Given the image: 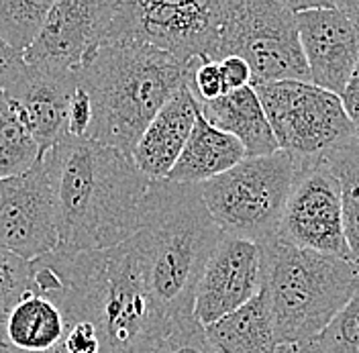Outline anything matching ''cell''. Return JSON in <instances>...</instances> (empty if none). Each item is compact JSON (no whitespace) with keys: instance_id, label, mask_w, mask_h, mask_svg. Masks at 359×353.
Returning <instances> with one entry per match:
<instances>
[{"instance_id":"cell-2","label":"cell","mask_w":359,"mask_h":353,"mask_svg":"<svg viewBox=\"0 0 359 353\" xmlns=\"http://www.w3.org/2000/svg\"><path fill=\"white\" fill-rule=\"evenodd\" d=\"M57 204L55 251H102L139 231L151 180L133 157L92 139L66 137L43 154Z\"/></svg>"},{"instance_id":"cell-12","label":"cell","mask_w":359,"mask_h":353,"mask_svg":"<svg viewBox=\"0 0 359 353\" xmlns=\"http://www.w3.org/2000/svg\"><path fill=\"white\" fill-rule=\"evenodd\" d=\"M114 0H55L43 29L22 60L51 72H76L90 51L104 44Z\"/></svg>"},{"instance_id":"cell-24","label":"cell","mask_w":359,"mask_h":353,"mask_svg":"<svg viewBox=\"0 0 359 353\" xmlns=\"http://www.w3.org/2000/svg\"><path fill=\"white\" fill-rule=\"evenodd\" d=\"M141 353H212L206 331L194 317L172 321Z\"/></svg>"},{"instance_id":"cell-1","label":"cell","mask_w":359,"mask_h":353,"mask_svg":"<svg viewBox=\"0 0 359 353\" xmlns=\"http://www.w3.org/2000/svg\"><path fill=\"white\" fill-rule=\"evenodd\" d=\"M29 290L53 300L66 321H90L107 353H141L170 321L147 286L133 237L102 251H51L29 262Z\"/></svg>"},{"instance_id":"cell-17","label":"cell","mask_w":359,"mask_h":353,"mask_svg":"<svg viewBox=\"0 0 359 353\" xmlns=\"http://www.w3.org/2000/svg\"><path fill=\"white\" fill-rule=\"evenodd\" d=\"M198 107L202 116L212 127L233 135L245 147L247 157H262L280 152L266 111L251 86L226 92L210 102H198Z\"/></svg>"},{"instance_id":"cell-5","label":"cell","mask_w":359,"mask_h":353,"mask_svg":"<svg viewBox=\"0 0 359 353\" xmlns=\"http://www.w3.org/2000/svg\"><path fill=\"white\" fill-rule=\"evenodd\" d=\"M259 249L262 292L278 345L316 339L359 286V269L349 260L296 247L280 235Z\"/></svg>"},{"instance_id":"cell-19","label":"cell","mask_w":359,"mask_h":353,"mask_svg":"<svg viewBox=\"0 0 359 353\" xmlns=\"http://www.w3.org/2000/svg\"><path fill=\"white\" fill-rule=\"evenodd\" d=\"M66 314L43 294L25 292L11 310L4 327V343L15 353H51L64 339Z\"/></svg>"},{"instance_id":"cell-9","label":"cell","mask_w":359,"mask_h":353,"mask_svg":"<svg viewBox=\"0 0 359 353\" xmlns=\"http://www.w3.org/2000/svg\"><path fill=\"white\" fill-rule=\"evenodd\" d=\"M221 0L151 2L118 0L107 41H137L172 55L180 64L217 62Z\"/></svg>"},{"instance_id":"cell-21","label":"cell","mask_w":359,"mask_h":353,"mask_svg":"<svg viewBox=\"0 0 359 353\" xmlns=\"http://www.w3.org/2000/svg\"><path fill=\"white\" fill-rule=\"evenodd\" d=\"M39 157V145L27 129L19 109L0 92V180L31 170Z\"/></svg>"},{"instance_id":"cell-30","label":"cell","mask_w":359,"mask_h":353,"mask_svg":"<svg viewBox=\"0 0 359 353\" xmlns=\"http://www.w3.org/2000/svg\"><path fill=\"white\" fill-rule=\"evenodd\" d=\"M25 66L27 64L22 60V53L15 51L0 39V92H6L17 82Z\"/></svg>"},{"instance_id":"cell-32","label":"cell","mask_w":359,"mask_h":353,"mask_svg":"<svg viewBox=\"0 0 359 353\" xmlns=\"http://www.w3.org/2000/svg\"><path fill=\"white\" fill-rule=\"evenodd\" d=\"M333 8L359 29V0H339V2H333Z\"/></svg>"},{"instance_id":"cell-16","label":"cell","mask_w":359,"mask_h":353,"mask_svg":"<svg viewBox=\"0 0 359 353\" xmlns=\"http://www.w3.org/2000/svg\"><path fill=\"white\" fill-rule=\"evenodd\" d=\"M198 111V100L186 84L147 125L131 154L137 170L147 180L159 182L170 176L192 133Z\"/></svg>"},{"instance_id":"cell-25","label":"cell","mask_w":359,"mask_h":353,"mask_svg":"<svg viewBox=\"0 0 359 353\" xmlns=\"http://www.w3.org/2000/svg\"><path fill=\"white\" fill-rule=\"evenodd\" d=\"M318 353H359V286L327 329L316 337Z\"/></svg>"},{"instance_id":"cell-28","label":"cell","mask_w":359,"mask_h":353,"mask_svg":"<svg viewBox=\"0 0 359 353\" xmlns=\"http://www.w3.org/2000/svg\"><path fill=\"white\" fill-rule=\"evenodd\" d=\"M92 127V102L84 90L76 88L67 111V135L74 139H86Z\"/></svg>"},{"instance_id":"cell-34","label":"cell","mask_w":359,"mask_h":353,"mask_svg":"<svg viewBox=\"0 0 359 353\" xmlns=\"http://www.w3.org/2000/svg\"><path fill=\"white\" fill-rule=\"evenodd\" d=\"M0 353H15V352H13L6 343H2V341H0Z\"/></svg>"},{"instance_id":"cell-29","label":"cell","mask_w":359,"mask_h":353,"mask_svg":"<svg viewBox=\"0 0 359 353\" xmlns=\"http://www.w3.org/2000/svg\"><path fill=\"white\" fill-rule=\"evenodd\" d=\"M221 74H223L224 90L233 92V90H241L251 86V69L247 66L245 60L237 58V55H229L219 62Z\"/></svg>"},{"instance_id":"cell-8","label":"cell","mask_w":359,"mask_h":353,"mask_svg":"<svg viewBox=\"0 0 359 353\" xmlns=\"http://www.w3.org/2000/svg\"><path fill=\"white\" fill-rule=\"evenodd\" d=\"M251 88L266 111L280 152L316 161L359 143L339 94L298 80Z\"/></svg>"},{"instance_id":"cell-6","label":"cell","mask_w":359,"mask_h":353,"mask_svg":"<svg viewBox=\"0 0 359 353\" xmlns=\"http://www.w3.org/2000/svg\"><path fill=\"white\" fill-rule=\"evenodd\" d=\"M302 159L286 152L245 157L221 176L198 184L201 197L229 237L262 243L278 235Z\"/></svg>"},{"instance_id":"cell-11","label":"cell","mask_w":359,"mask_h":353,"mask_svg":"<svg viewBox=\"0 0 359 353\" xmlns=\"http://www.w3.org/2000/svg\"><path fill=\"white\" fill-rule=\"evenodd\" d=\"M278 235L296 247L351 262L343 225L341 186L323 159H302Z\"/></svg>"},{"instance_id":"cell-4","label":"cell","mask_w":359,"mask_h":353,"mask_svg":"<svg viewBox=\"0 0 359 353\" xmlns=\"http://www.w3.org/2000/svg\"><path fill=\"white\" fill-rule=\"evenodd\" d=\"M190 66L137 41L98 45L76 69L78 86L92 102L86 139L133 154L154 116L188 84Z\"/></svg>"},{"instance_id":"cell-15","label":"cell","mask_w":359,"mask_h":353,"mask_svg":"<svg viewBox=\"0 0 359 353\" xmlns=\"http://www.w3.org/2000/svg\"><path fill=\"white\" fill-rule=\"evenodd\" d=\"M76 88V72H51L25 66L17 82L4 92L21 112L41 155L69 137L67 111Z\"/></svg>"},{"instance_id":"cell-14","label":"cell","mask_w":359,"mask_h":353,"mask_svg":"<svg viewBox=\"0 0 359 353\" xmlns=\"http://www.w3.org/2000/svg\"><path fill=\"white\" fill-rule=\"evenodd\" d=\"M296 27L311 82L341 96L359 64V29L333 2H314L313 8L298 13Z\"/></svg>"},{"instance_id":"cell-26","label":"cell","mask_w":359,"mask_h":353,"mask_svg":"<svg viewBox=\"0 0 359 353\" xmlns=\"http://www.w3.org/2000/svg\"><path fill=\"white\" fill-rule=\"evenodd\" d=\"M29 262L21 258L0 251V341L4 343V327L11 310L29 292Z\"/></svg>"},{"instance_id":"cell-3","label":"cell","mask_w":359,"mask_h":353,"mask_svg":"<svg viewBox=\"0 0 359 353\" xmlns=\"http://www.w3.org/2000/svg\"><path fill=\"white\" fill-rule=\"evenodd\" d=\"M223 237L198 186L170 180L149 184L133 239L151 296L170 323L194 317L196 286Z\"/></svg>"},{"instance_id":"cell-18","label":"cell","mask_w":359,"mask_h":353,"mask_svg":"<svg viewBox=\"0 0 359 353\" xmlns=\"http://www.w3.org/2000/svg\"><path fill=\"white\" fill-rule=\"evenodd\" d=\"M245 157V147L233 135L212 127L198 111L192 133L165 180L198 186L229 172Z\"/></svg>"},{"instance_id":"cell-33","label":"cell","mask_w":359,"mask_h":353,"mask_svg":"<svg viewBox=\"0 0 359 353\" xmlns=\"http://www.w3.org/2000/svg\"><path fill=\"white\" fill-rule=\"evenodd\" d=\"M273 353H318V345H316V339L300 341V343H282L276 347Z\"/></svg>"},{"instance_id":"cell-31","label":"cell","mask_w":359,"mask_h":353,"mask_svg":"<svg viewBox=\"0 0 359 353\" xmlns=\"http://www.w3.org/2000/svg\"><path fill=\"white\" fill-rule=\"evenodd\" d=\"M341 102H343V109L347 112V116H349V121H351L359 139V64L355 67V72L351 74L345 90L341 92Z\"/></svg>"},{"instance_id":"cell-22","label":"cell","mask_w":359,"mask_h":353,"mask_svg":"<svg viewBox=\"0 0 359 353\" xmlns=\"http://www.w3.org/2000/svg\"><path fill=\"white\" fill-rule=\"evenodd\" d=\"M323 161L339 180L349 258L359 269V143L339 149Z\"/></svg>"},{"instance_id":"cell-13","label":"cell","mask_w":359,"mask_h":353,"mask_svg":"<svg viewBox=\"0 0 359 353\" xmlns=\"http://www.w3.org/2000/svg\"><path fill=\"white\" fill-rule=\"evenodd\" d=\"M262 292V249L224 235L204 265L194 296V319L208 327Z\"/></svg>"},{"instance_id":"cell-27","label":"cell","mask_w":359,"mask_h":353,"mask_svg":"<svg viewBox=\"0 0 359 353\" xmlns=\"http://www.w3.org/2000/svg\"><path fill=\"white\" fill-rule=\"evenodd\" d=\"M188 88L192 90V94L198 102H210V100H217L223 94H226L219 62L194 60L190 66Z\"/></svg>"},{"instance_id":"cell-7","label":"cell","mask_w":359,"mask_h":353,"mask_svg":"<svg viewBox=\"0 0 359 353\" xmlns=\"http://www.w3.org/2000/svg\"><path fill=\"white\" fill-rule=\"evenodd\" d=\"M245 60L251 86L282 80L311 82L296 15L278 0H221L217 62Z\"/></svg>"},{"instance_id":"cell-10","label":"cell","mask_w":359,"mask_h":353,"mask_svg":"<svg viewBox=\"0 0 359 353\" xmlns=\"http://www.w3.org/2000/svg\"><path fill=\"white\" fill-rule=\"evenodd\" d=\"M57 243L53 178L41 155L31 170L0 180V251L33 262L55 251Z\"/></svg>"},{"instance_id":"cell-20","label":"cell","mask_w":359,"mask_h":353,"mask_svg":"<svg viewBox=\"0 0 359 353\" xmlns=\"http://www.w3.org/2000/svg\"><path fill=\"white\" fill-rule=\"evenodd\" d=\"M212 353H273L278 339L264 292L204 327Z\"/></svg>"},{"instance_id":"cell-23","label":"cell","mask_w":359,"mask_h":353,"mask_svg":"<svg viewBox=\"0 0 359 353\" xmlns=\"http://www.w3.org/2000/svg\"><path fill=\"white\" fill-rule=\"evenodd\" d=\"M53 0H0V39L25 53L39 37Z\"/></svg>"}]
</instances>
